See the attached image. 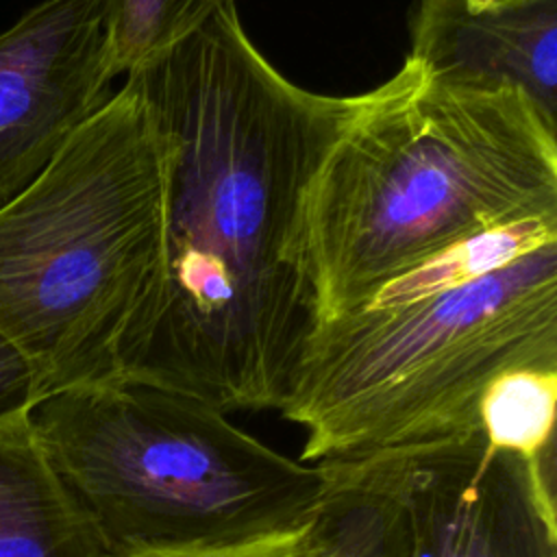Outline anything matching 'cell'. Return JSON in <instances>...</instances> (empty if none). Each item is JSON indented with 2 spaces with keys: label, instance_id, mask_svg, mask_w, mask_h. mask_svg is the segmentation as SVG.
Instances as JSON below:
<instances>
[{
  "label": "cell",
  "instance_id": "12",
  "mask_svg": "<svg viewBox=\"0 0 557 557\" xmlns=\"http://www.w3.org/2000/svg\"><path fill=\"white\" fill-rule=\"evenodd\" d=\"M557 368L524 366L496 374L479 396L485 444L527 461L555 455Z\"/></svg>",
  "mask_w": 557,
  "mask_h": 557
},
{
  "label": "cell",
  "instance_id": "7",
  "mask_svg": "<svg viewBox=\"0 0 557 557\" xmlns=\"http://www.w3.org/2000/svg\"><path fill=\"white\" fill-rule=\"evenodd\" d=\"M107 0H44L0 33V205L111 98Z\"/></svg>",
  "mask_w": 557,
  "mask_h": 557
},
{
  "label": "cell",
  "instance_id": "1",
  "mask_svg": "<svg viewBox=\"0 0 557 557\" xmlns=\"http://www.w3.org/2000/svg\"><path fill=\"white\" fill-rule=\"evenodd\" d=\"M126 81L161 148V246L113 381L228 416L276 411L322 322L315 178L394 78L357 96L302 89L257 50L233 0Z\"/></svg>",
  "mask_w": 557,
  "mask_h": 557
},
{
  "label": "cell",
  "instance_id": "3",
  "mask_svg": "<svg viewBox=\"0 0 557 557\" xmlns=\"http://www.w3.org/2000/svg\"><path fill=\"white\" fill-rule=\"evenodd\" d=\"M557 368V242L463 287L326 320L278 405L300 461L350 463L481 435L500 372Z\"/></svg>",
  "mask_w": 557,
  "mask_h": 557
},
{
  "label": "cell",
  "instance_id": "14",
  "mask_svg": "<svg viewBox=\"0 0 557 557\" xmlns=\"http://www.w3.org/2000/svg\"><path fill=\"white\" fill-rule=\"evenodd\" d=\"M376 461H379L376 492L339 557H385L387 553V542H389V531L394 520V494H392L387 459L376 457Z\"/></svg>",
  "mask_w": 557,
  "mask_h": 557
},
{
  "label": "cell",
  "instance_id": "5",
  "mask_svg": "<svg viewBox=\"0 0 557 557\" xmlns=\"http://www.w3.org/2000/svg\"><path fill=\"white\" fill-rule=\"evenodd\" d=\"M30 424L111 553L257 533L298 518L324 468L196 398L128 381L39 398Z\"/></svg>",
  "mask_w": 557,
  "mask_h": 557
},
{
  "label": "cell",
  "instance_id": "2",
  "mask_svg": "<svg viewBox=\"0 0 557 557\" xmlns=\"http://www.w3.org/2000/svg\"><path fill=\"white\" fill-rule=\"evenodd\" d=\"M392 78L315 178L322 322L459 239L557 215V126L522 91L429 83L407 61Z\"/></svg>",
  "mask_w": 557,
  "mask_h": 557
},
{
  "label": "cell",
  "instance_id": "13",
  "mask_svg": "<svg viewBox=\"0 0 557 557\" xmlns=\"http://www.w3.org/2000/svg\"><path fill=\"white\" fill-rule=\"evenodd\" d=\"M226 2L233 0H107L113 74H131L157 59Z\"/></svg>",
  "mask_w": 557,
  "mask_h": 557
},
{
  "label": "cell",
  "instance_id": "10",
  "mask_svg": "<svg viewBox=\"0 0 557 557\" xmlns=\"http://www.w3.org/2000/svg\"><path fill=\"white\" fill-rule=\"evenodd\" d=\"M320 466V496L289 522L226 540L133 546L111 557H339L376 492L379 461Z\"/></svg>",
  "mask_w": 557,
  "mask_h": 557
},
{
  "label": "cell",
  "instance_id": "8",
  "mask_svg": "<svg viewBox=\"0 0 557 557\" xmlns=\"http://www.w3.org/2000/svg\"><path fill=\"white\" fill-rule=\"evenodd\" d=\"M409 41L424 81L518 89L557 126V0H416Z\"/></svg>",
  "mask_w": 557,
  "mask_h": 557
},
{
  "label": "cell",
  "instance_id": "4",
  "mask_svg": "<svg viewBox=\"0 0 557 557\" xmlns=\"http://www.w3.org/2000/svg\"><path fill=\"white\" fill-rule=\"evenodd\" d=\"M161 148L131 81L0 205V331L37 400L115 379L117 342L161 246Z\"/></svg>",
  "mask_w": 557,
  "mask_h": 557
},
{
  "label": "cell",
  "instance_id": "6",
  "mask_svg": "<svg viewBox=\"0 0 557 557\" xmlns=\"http://www.w3.org/2000/svg\"><path fill=\"white\" fill-rule=\"evenodd\" d=\"M385 457V557H557L555 455L527 461L476 435Z\"/></svg>",
  "mask_w": 557,
  "mask_h": 557
},
{
  "label": "cell",
  "instance_id": "9",
  "mask_svg": "<svg viewBox=\"0 0 557 557\" xmlns=\"http://www.w3.org/2000/svg\"><path fill=\"white\" fill-rule=\"evenodd\" d=\"M0 557H111L28 416L0 426Z\"/></svg>",
  "mask_w": 557,
  "mask_h": 557
},
{
  "label": "cell",
  "instance_id": "15",
  "mask_svg": "<svg viewBox=\"0 0 557 557\" xmlns=\"http://www.w3.org/2000/svg\"><path fill=\"white\" fill-rule=\"evenodd\" d=\"M37 387L30 363L0 331V426L30 413Z\"/></svg>",
  "mask_w": 557,
  "mask_h": 557
},
{
  "label": "cell",
  "instance_id": "11",
  "mask_svg": "<svg viewBox=\"0 0 557 557\" xmlns=\"http://www.w3.org/2000/svg\"><path fill=\"white\" fill-rule=\"evenodd\" d=\"M553 242H557V215H535L485 228L389 278L355 309L400 307L463 287Z\"/></svg>",
  "mask_w": 557,
  "mask_h": 557
}]
</instances>
